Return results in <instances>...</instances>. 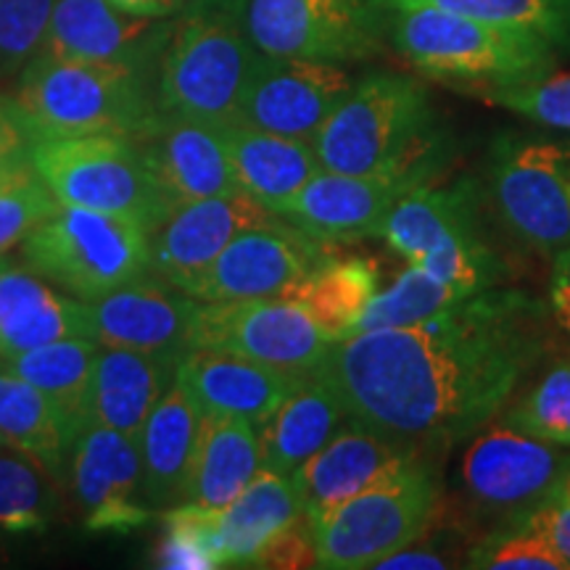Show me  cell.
<instances>
[{
  "instance_id": "8fae6325",
  "label": "cell",
  "mask_w": 570,
  "mask_h": 570,
  "mask_svg": "<svg viewBox=\"0 0 570 570\" xmlns=\"http://www.w3.org/2000/svg\"><path fill=\"white\" fill-rule=\"evenodd\" d=\"M333 254V244L273 219L235 235L217 259L185 281L180 291L198 302L283 298Z\"/></svg>"
},
{
  "instance_id": "b9f144b4",
  "label": "cell",
  "mask_w": 570,
  "mask_h": 570,
  "mask_svg": "<svg viewBox=\"0 0 570 570\" xmlns=\"http://www.w3.org/2000/svg\"><path fill=\"white\" fill-rule=\"evenodd\" d=\"M487 98L533 122L570 130V75H547L537 82L497 90Z\"/></svg>"
},
{
  "instance_id": "1f68e13d",
  "label": "cell",
  "mask_w": 570,
  "mask_h": 570,
  "mask_svg": "<svg viewBox=\"0 0 570 570\" xmlns=\"http://www.w3.org/2000/svg\"><path fill=\"white\" fill-rule=\"evenodd\" d=\"M98 348L101 344L96 338H67L3 356L13 373L51 399L71 441L90 423V386Z\"/></svg>"
},
{
  "instance_id": "f35d334b",
  "label": "cell",
  "mask_w": 570,
  "mask_h": 570,
  "mask_svg": "<svg viewBox=\"0 0 570 570\" xmlns=\"http://www.w3.org/2000/svg\"><path fill=\"white\" fill-rule=\"evenodd\" d=\"M51 497L32 460L0 454V529L11 533L40 531L48 523Z\"/></svg>"
},
{
  "instance_id": "60d3db41",
  "label": "cell",
  "mask_w": 570,
  "mask_h": 570,
  "mask_svg": "<svg viewBox=\"0 0 570 570\" xmlns=\"http://www.w3.org/2000/svg\"><path fill=\"white\" fill-rule=\"evenodd\" d=\"M468 568L479 570H570L568 560L537 533L510 525L483 539L468 554Z\"/></svg>"
},
{
  "instance_id": "8d00e7d4",
  "label": "cell",
  "mask_w": 570,
  "mask_h": 570,
  "mask_svg": "<svg viewBox=\"0 0 570 570\" xmlns=\"http://www.w3.org/2000/svg\"><path fill=\"white\" fill-rule=\"evenodd\" d=\"M499 420L533 439L570 449V360L547 370Z\"/></svg>"
},
{
  "instance_id": "484cf974",
  "label": "cell",
  "mask_w": 570,
  "mask_h": 570,
  "mask_svg": "<svg viewBox=\"0 0 570 570\" xmlns=\"http://www.w3.org/2000/svg\"><path fill=\"white\" fill-rule=\"evenodd\" d=\"M177 365L173 356L101 346L92 365L90 423L138 441L156 402L173 386Z\"/></svg>"
},
{
  "instance_id": "d590c367",
  "label": "cell",
  "mask_w": 570,
  "mask_h": 570,
  "mask_svg": "<svg viewBox=\"0 0 570 570\" xmlns=\"http://www.w3.org/2000/svg\"><path fill=\"white\" fill-rule=\"evenodd\" d=\"M529 30L554 48H570V0H407Z\"/></svg>"
},
{
  "instance_id": "d4e9b609",
  "label": "cell",
  "mask_w": 570,
  "mask_h": 570,
  "mask_svg": "<svg viewBox=\"0 0 570 570\" xmlns=\"http://www.w3.org/2000/svg\"><path fill=\"white\" fill-rule=\"evenodd\" d=\"M202 420V404L175 375L173 386L156 402L138 439L142 468L140 494L151 508L185 502V483L196 454Z\"/></svg>"
},
{
  "instance_id": "5bb4252c",
  "label": "cell",
  "mask_w": 570,
  "mask_h": 570,
  "mask_svg": "<svg viewBox=\"0 0 570 570\" xmlns=\"http://www.w3.org/2000/svg\"><path fill=\"white\" fill-rule=\"evenodd\" d=\"M568 465L566 446L533 439L497 420L470 439L460 475L475 502L523 512L552 489Z\"/></svg>"
},
{
  "instance_id": "8992f818",
  "label": "cell",
  "mask_w": 570,
  "mask_h": 570,
  "mask_svg": "<svg viewBox=\"0 0 570 570\" xmlns=\"http://www.w3.org/2000/svg\"><path fill=\"white\" fill-rule=\"evenodd\" d=\"M27 267L63 294L96 302L151 273V230L132 219L59 204L21 244Z\"/></svg>"
},
{
  "instance_id": "ba28073f",
  "label": "cell",
  "mask_w": 570,
  "mask_h": 570,
  "mask_svg": "<svg viewBox=\"0 0 570 570\" xmlns=\"http://www.w3.org/2000/svg\"><path fill=\"white\" fill-rule=\"evenodd\" d=\"M439 504V487L420 458L344 504L309 520L317 568H375L420 539Z\"/></svg>"
},
{
  "instance_id": "7dc6e473",
  "label": "cell",
  "mask_w": 570,
  "mask_h": 570,
  "mask_svg": "<svg viewBox=\"0 0 570 570\" xmlns=\"http://www.w3.org/2000/svg\"><path fill=\"white\" fill-rule=\"evenodd\" d=\"M117 9H122L132 17L148 19H173L185 9L188 0H111Z\"/></svg>"
},
{
  "instance_id": "ffe728a7",
  "label": "cell",
  "mask_w": 570,
  "mask_h": 570,
  "mask_svg": "<svg viewBox=\"0 0 570 570\" xmlns=\"http://www.w3.org/2000/svg\"><path fill=\"white\" fill-rule=\"evenodd\" d=\"M273 219L275 212L246 194L185 204L151 235V273L180 288L209 267L235 235Z\"/></svg>"
},
{
  "instance_id": "7c38bea8",
  "label": "cell",
  "mask_w": 570,
  "mask_h": 570,
  "mask_svg": "<svg viewBox=\"0 0 570 570\" xmlns=\"http://www.w3.org/2000/svg\"><path fill=\"white\" fill-rule=\"evenodd\" d=\"M217 348L294 375H315L331 352L312 317L288 298L202 302L194 348Z\"/></svg>"
},
{
  "instance_id": "d6986e66",
  "label": "cell",
  "mask_w": 570,
  "mask_h": 570,
  "mask_svg": "<svg viewBox=\"0 0 570 570\" xmlns=\"http://www.w3.org/2000/svg\"><path fill=\"white\" fill-rule=\"evenodd\" d=\"M420 183L394 175H344L320 173L288 198L277 217L302 227L325 244H352L377 238L383 219L394 204Z\"/></svg>"
},
{
  "instance_id": "f6af8a7d",
  "label": "cell",
  "mask_w": 570,
  "mask_h": 570,
  "mask_svg": "<svg viewBox=\"0 0 570 570\" xmlns=\"http://www.w3.org/2000/svg\"><path fill=\"white\" fill-rule=\"evenodd\" d=\"M32 142L35 138L17 98L0 92V173L13 167V164L30 159Z\"/></svg>"
},
{
  "instance_id": "3957f363",
  "label": "cell",
  "mask_w": 570,
  "mask_h": 570,
  "mask_svg": "<svg viewBox=\"0 0 570 570\" xmlns=\"http://www.w3.org/2000/svg\"><path fill=\"white\" fill-rule=\"evenodd\" d=\"M383 35L396 53L431 80L481 90L483 96L552 75L554 46L520 27L407 0H375Z\"/></svg>"
},
{
  "instance_id": "4316f807",
  "label": "cell",
  "mask_w": 570,
  "mask_h": 570,
  "mask_svg": "<svg viewBox=\"0 0 570 570\" xmlns=\"http://www.w3.org/2000/svg\"><path fill=\"white\" fill-rule=\"evenodd\" d=\"M225 140L240 194L275 214L323 169L312 140L285 138L240 122L225 125Z\"/></svg>"
},
{
  "instance_id": "83f0119b",
  "label": "cell",
  "mask_w": 570,
  "mask_h": 570,
  "mask_svg": "<svg viewBox=\"0 0 570 570\" xmlns=\"http://www.w3.org/2000/svg\"><path fill=\"white\" fill-rule=\"evenodd\" d=\"M348 420L336 389L317 373L304 377L298 389L259 428L262 470L294 475L317 454Z\"/></svg>"
},
{
  "instance_id": "74e56055",
  "label": "cell",
  "mask_w": 570,
  "mask_h": 570,
  "mask_svg": "<svg viewBox=\"0 0 570 570\" xmlns=\"http://www.w3.org/2000/svg\"><path fill=\"white\" fill-rule=\"evenodd\" d=\"M56 196L40 180L38 169L30 159L13 164L0 173V256L13 246L24 244V238L42 219L56 212Z\"/></svg>"
},
{
  "instance_id": "44dd1931",
  "label": "cell",
  "mask_w": 570,
  "mask_h": 570,
  "mask_svg": "<svg viewBox=\"0 0 570 570\" xmlns=\"http://www.w3.org/2000/svg\"><path fill=\"white\" fill-rule=\"evenodd\" d=\"M138 146L175 209L204 198L240 194L225 125L161 117V125L138 140Z\"/></svg>"
},
{
  "instance_id": "277c9868",
  "label": "cell",
  "mask_w": 570,
  "mask_h": 570,
  "mask_svg": "<svg viewBox=\"0 0 570 570\" xmlns=\"http://www.w3.org/2000/svg\"><path fill=\"white\" fill-rule=\"evenodd\" d=\"M259 53L246 30V0H188L156 67L159 114L209 125L235 122Z\"/></svg>"
},
{
  "instance_id": "6da1fadb",
  "label": "cell",
  "mask_w": 570,
  "mask_h": 570,
  "mask_svg": "<svg viewBox=\"0 0 570 570\" xmlns=\"http://www.w3.org/2000/svg\"><path fill=\"white\" fill-rule=\"evenodd\" d=\"M547 346L544 306L487 288L425 323L336 341L317 375L354 423L415 446L452 444L508 407Z\"/></svg>"
},
{
  "instance_id": "2e32d148",
  "label": "cell",
  "mask_w": 570,
  "mask_h": 570,
  "mask_svg": "<svg viewBox=\"0 0 570 570\" xmlns=\"http://www.w3.org/2000/svg\"><path fill=\"white\" fill-rule=\"evenodd\" d=\"M88 306L92 338L106 348L164 354L177 362L194 348L202 302L161 277H138Z\"/></svg>"
},
{
  "instance_id": "ab89813d",
  "label": "cell",
  "mask_w": 570,
  "mask_h": 570,
  "mask_svg": "<svg viewBox=\"0 0 570 570\" xmlns=\"http://www.w3.org/2000/svg\"><path fill=\"white\" fill-rule=\"evenodd\" d=\"M56 0H0V80H11L40 53Z\"/></svg>"
},
{
  "instance_id": "cb8c5ba5",
  "label": "cell",
  "mask_w": 570,
  "mask_h": 570,
  "mask_svg": "<svg viewBox=\"0 0 570 570\" xmlns=\"http://www.w3.org/2000/svg\"><path fill=\"white\" fill-rule=\"evenodd\" d=\"M479 190L470 180L454 185H417L394 204L377 238L386 240L407 265L458 240L479 238Z\"/></svg>"
},
{
  "instance_id": "c3c4849f",
  "label": "cell",
  "mask_w": 570,
  "mask_h": 570,
  "mask_svg": "<svg viewBox=\"0 0 570 570\" xmlns=\"http://www.w3.org/2000/svg\"><path fill=\"white\" fill-rule=\"evenodd\" d=\"M550 304L552 317L558 320V325L570 338V294H566V291H550Z\"/></svg>"
},
{
  "instance_id": "4dcf8cb0",
  "label": "cell",
  "mask_w": 570,
  "mask_h": 570,
  "mask_svg": "<svg viewBox=\"0 0 570 570\" xmlns=\"http://www.w3.org/2000/svg\"><path fill=\"white\" fill-rule=\"evenodd\" d=\"M377 294V267L365 256H327L283 298L296 302L327 341L354 336L367 304Z\"/></svg>"
},
{
  "instance_id": "9a60e30c",
  "label": "cell",
  "mask_w": 570,
  "mask_h": 570,
  "mask_svg": "<svg viewBox=\"0 0 570 570\" xmlns=\"http://www.w3.org/2000/svg\"><path fill=\"white\" fill-rule=\"evenodd\" d=\"M173 19L132 17L111 0H56L40 53L151 71L173 35Z\"/></svg>"
},
{
  "instance_id": "e0dca14e",
  "label": "cell",
  "mask_w": 570,
  "mask_h": 570,
  "mask_svg": "<svg viewBox=\"0 0 570 570\" xmlns=\"http://www.w3.org/2000/svg\"><path fill=\"white\" fill-rule=\"evenodd\" d=\"M140 446L114 428L88 423L69 452V481L90 531L127 533L154 512L140 504Z\"/></svg>"
},
{
  "instance_id": "ee69618b",
  "label": "cell",
  "mask_w": 570,
  "mask_h": 570,
  "mask_svg": "<svg viewBox=\"0 0 570 570\" xmlns=\"http://www.w3.org/2000/svg\"><path fill=\"white\" fill-rule=\"evenodd\" d=\"M254 568H277V570H294V568H317L315 539H312V525L306 515H302L288 529H283L273 537L256 554Z\"/></svg>"
},
{
  "instance_id": "f1b7e54d",
  "label": "cell",
  "mask_w": 570,
  "mask_h": 570,
  "mask_svg": "<svg viewBox=\"0 0 570 570\" xmlns=\"http://www.w3.org/2000/svg\"><path fill=\"white\" fill-rule=\"evenodd\" d=\"M262 470L259 428L244 417L206 415L190 462L185 502L223 510Z\"/></svg>"
},
{
  "instance_id": "ac0fdd59",
  "label": "cell",
  "mask_w": 570,
  "mask_h": 570,
  "mask_svg": "<svg viewBox=\"0 0 570 570\" xmlns=\"http://www.w3.org/2000/svg\"><path fill=\"white\" fill-rule=\"evenodd\" d=\"M417 458L420 446L346 420L336 436L312 454L291 479L296 483L306 520H317Z\"/></svg>"
},
{
  "instance_id": "bcb514c9",
  "label": "cell",
  "mask_w": 570,
  "mask_h": 570,
  "mask_svg": "<svg viewBox=\"0 0 570 570\" xmlns=\"http://www.w3.org/2000/svg\"><path fill=\"white\" fill-rule=\"evenodd\" d=\"M375 568H381V570H441V568H452V562L446 560V554L417 547V539H415L412 544L402 547V550L389 554L386 560L377 562Z\"/></svg>"
},
{
  "instance_id": "603a6c76",
  "label": "cell",
  "mask_w": 570,
  "mask_h": 570,
  "mask_svg": "<svg viewBox=\"0 0 570 570\" xmlns=\"http://www.w3.org/2000/svg\"><path fill=\"white\" fill-rule=\"evenodd\" d=\"M67 338H92L88 302L61 294L30 267L0 262V356Z\"/></svg>"
},
{
  "instance_id": "7402d4cb",
  "label": "cell",
  "mask_w": 570,
  "mask_h": 570,
  "mask_svg": "<svg viewBox=\"0 0 570 570\" xmlns=\"http://www.w3.org/2000/svg\"><path fill=\"white\" fill-rule=\"evenodd\" d=\"M177 377L206 415L244 417L262 428L309 375L285 373L246 356L198 346L183 356Z\"/></svg>"
},
{
  "instance_id": "f546056e",
  "label": "cell",
  "mask_w": 570,
  "mask_h": 570,
  "mask_svg": "<svg viewBox=\"0 0 570 570\" xmlns=\"http://www.w3.org/2000/svg\"><path fill=\"white\" fill-rule=\"evenodd\" d=\"M302 515V499L294 479L259 470L256 479L227 508L219 510L225 568H254L262 547Z\"/></svg>"
},
{
  "instance_id": "e575fe53",
  "label": "cell",
  "mask_w": 570,
  "mask_h": 570,
  "mask_svg": "<svg viewBox=\"0 0 570 570\" xmlns=\"http://www.w3.org/2000/svg\"><path fill=\"white\" fill-rule=\"evenodd\" d=\"M154 566L164 570L225 568L219 541V510L185 502L164 515V533L154 550Z\"/></svg>"
},
{
  "instance_id": "d6a6232c",
  "label": "cell",
  "mask_w": 570,
  "mask_h": 570,
  "mask_svg": "<svg viewBox=\"0 0 570 570\" xmlns=\"http://www.w3.org/2000/svg\"><path fill=\"white\" fill-rule=\"evenodd\" d=\"M0 444L17 449L51 475L61 473L75 444L51 399L6 362H0Z\"/></svg>"
},
{
  "instance_id": "52a82bcc",
  "label": "cell",
  "mask_w": 570,
  "mask_h": 570,
  "mask_svg": "<svg viewBox=\"0 0 570 570\" xmlns=\"http://www.w3.org/2000/svg\"><path fill=\"white\" fill-rule=\"evenodd\" d=\"M30 161L59 204L132 219L151 235L175 212L138 140L114 135L35 140Z\"/></svg>"
},
{
  "instance_id": "7bdbcfd3",
  "label": "cell",
  "mask_w": 570,
  "mask_h": 570,
  "mask_svg": "<svg viewBox=\"0 0 570 570\" xmlns=\"http://www.w3.org/2000/svg\"><path fill=\"white\" fill-rule=\"evenodd\" d=\"M510 525L537 533L547 544H552L570 566V465L552 483V489L529 510L518 512V518H512Z\"/></svg>"
},
{
  "instance_id": "7a4b0ae2",
  "label": "cell",
  "mask_w": 570,
  "mask_h": 570,
  "mask_svg": "<svg viewBox=\"0 0 570 570\" xmlns=\"http://www.w3.org/2000/svg\"><path fill=\"white\" fill-rule=\"evenodd\" d=\"M320 167L344 175H394L433 183L444 164V132L423 85L373 71L352 85L312 138Z\"/></svg>"
},
{
  "instance_id": "4fadbf2b",
  "label": "cell",
  "mask_w": 570,
  "mask_h": 570,
  "mask_svg": "<svg viewBox=\"0 0 570 570\" xmlns=\"http://www.w3.org/2000/svg\"><path fill=\"white\" fill-rule=\"evenodd\" d=\"M352 85L344 63L259 53L235 122L312 140Z\"/></svg>"
},
{
  "instance_id": "9c48e42d",
  "label": "cell",
  "mask_w": 570,
  "mask_h": 570,
  "mask_svg": "<svg viewBox=\"0 0 570 570\" xmlns=\"http://www.w3.org/2000/svg\"><path fill=\"white\" fill-rule=\"evenodd\" d=\"M489 198L502 225L537 252L570 246V148L539 138L497 142Z\"/></svg>"
},
{
  "instance_id": "836d02e7",
  "label": "cell",
  "mask_w": 570,
  "mask_h": 570,
  "mask_svg": "<svg viewBox=\"0 0 570 570\" xmlns=\"http://www.w3.org/2000/svg\"><path fill=\"white\" fill-rule=\"evenodd\" d=\"M470 298L465 291L441 283L423 269L410 265L386 291H377L360 320L362 331H389V327H410L452 309L454 304Z\"/></svg>"
},
{
  "instance_id": "30bf717a",
  "label": "cell",
  "mask_w": 570,
  "mask_h": 570,
  "mask_svg": "<svg viewBox=\"0 0 570 570\" xmlns=\"http://www.w3.org/2000/svg\"><path fill=\"white\" fill-rule=\"evenodd\" d=\"M246 30L267 56L352 63L383 51L375 0H246Z\"/></svg>"
},
{
  "instance_id": "5b68a950",
  "label": "cell",
  "mask_w": 570,
  "mask_h": 570,
  "mask_svg": "<svg viewBox=\"0 0 570 570\" xmlns=\"http://www.w3.org/2000/svg\"><path fill=\"white\" fill-rule=\"evenodd\" d=\"M13 98L35 140L82 135L142 140L161 125L151 71L119 63L38 53L19 75Z\"/></svg>"
}]
</instances>
